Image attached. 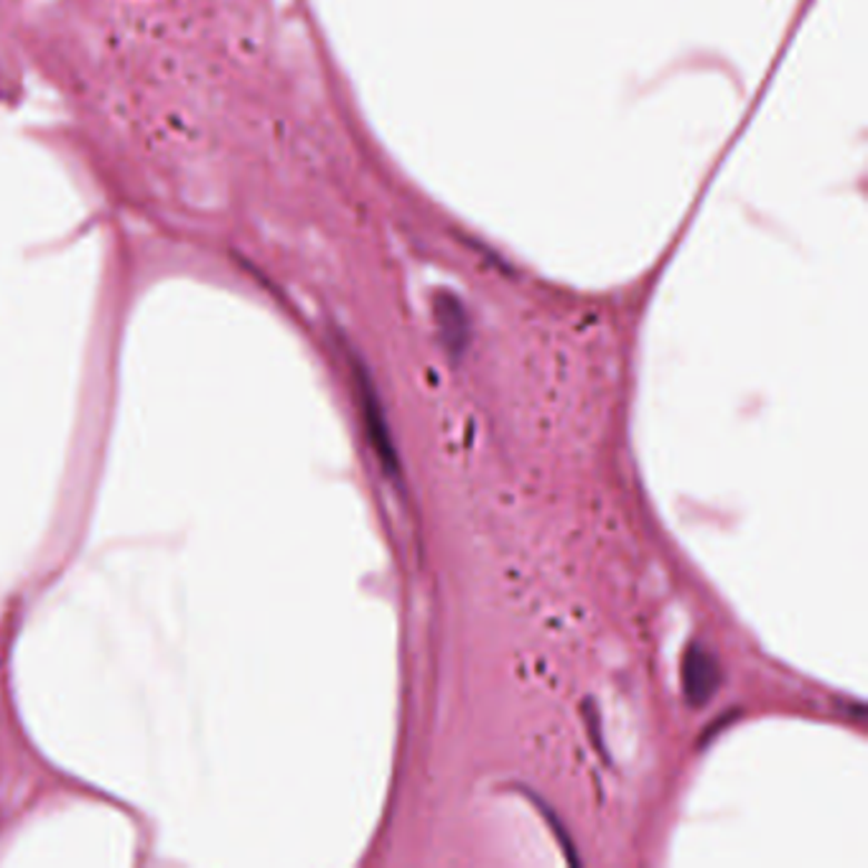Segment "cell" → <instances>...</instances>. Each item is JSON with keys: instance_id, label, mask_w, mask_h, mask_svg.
<instances>
[{"instance_id": "obj_1", "label": "cell", "mask_w": 868, "mask_h": 868, "mask_svg": "<svg viewBox=\"0 0 868 868\" xmlns=\"http://www.w3.org/2000/svg\"><path fill=\"white\" fill-rule=\"evenodd\" d=\"M719 658L703 644H690L683 658V696L693 708L706 706L721 688Z\"/></svg>"}, {"instance_id": "obj_2", "label": "cell", "mask_w": 868, "mask_h": 868, "mask_svg": "<svg viewBox=\"0 0 868 868\" xmlns=\"http://www.w3.org/2000/svg\"><path fill=\"white\" fill-rule=\"evenodd\" d=\"M357 383H359L362 411H365V425H367L372 446H375L379 462H383V466H385V472L393 476V480H397V474H401V462H397V451L393 446V436H389L383 403H379L375 387H372L365 372H357Z\"/></svg>"}]
</instances>
